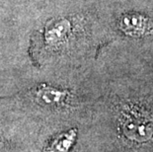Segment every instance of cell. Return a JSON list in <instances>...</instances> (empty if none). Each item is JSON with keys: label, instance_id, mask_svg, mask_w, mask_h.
Wrapping results in <instances>:
<instances>
[{"label": "cell", "instance_id": "6da1fadb", "mask_svg": "<svg viewBox=\"0 0 153 152\" xmlns=\"http://www.w3.org/2000/svg\"><path fill=\"white\" fill-rule=\"evenodd\" d=\"M120 134L129 143L153 144V114L144 107L126 106L119 117Z\"/></svg>", "mask_w": 153, "mask_h": 152}, {"label": "cell", "instance_id": "7a4b0ae2", "mask_svg": "<svg viewBox=\"0 0 153 152\" xmlns=\"http://www.w3.org/2000/svg\"><path fill=\"white\" fill-rule=\"evenodd\" d=\"M77 138L76 129H69L56 135L43 152H69Z\"/></svg>", "mask_w": 153, "mask_h": 152}, {"label": "cell", "instance_id": "3957f363", "mask_svg": "<svg viewBox=\"0 0 153 152\" xmlns=\"http://www.w3.org/2000/svg\"><path fill=\"white\" fill-rule=\"evenodd\" d=\"M36 98H37L38 102H40L41 104L57 107L65 104L67 95L63 91H59V90L51 88V87L45 86L43 88L37 90Z\"/></svg>", "mask_w": 153, "mask_h": 152}]
</instances>
